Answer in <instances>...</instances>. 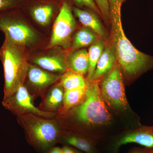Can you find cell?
<instances>
[{
    "mask_svg": "<svg viewBox=\"0 0 153 153\" xmlns=\"http://www.w3.org/2000/svg\"><path fill=\"white\" fill-rule=\"evenodd\" d=\"M124 1L108 0L113 48L120 67L125 74L134 75L153 66V57L137 49L126 36L121 16Z\"/></svg>",
    "mask_w": 153,
    "mask_h": 153,
    "instance_id": "obj_1",
    "label": "cell"
},
{
    "mask_svg": "<svg viewBox=\"0 0 153 153\" xmlns=\"http://www.w3.org/2000/svg\"><path fill=\"white\" fill-rule=\"evenodd\" d=\"M0 59L4 68L5 99L23 85L27 76L30 64L27 49L15 44L6 37L0 48Z\"/></svg>",
    "mask_w": 153,
    "mask_h": 153,
    "instance_id": "obj_2",
    "label": "cell"
},
{
    "mask_svg": "<svg viewBox=\"0 0 153 153\" xmlns=\"http://www.w3.org/2000/svg\"><path fill=\"white\" fill-rule=\"evenodd\" d=\"M19 117L30 143L39 150L48 152L60 140V130L54 121L32 114Z\"/></svg>",
    "mask_w": 153,
    "mask_h": 153,
    "instance_id": "obj_3",
    "label": "cell"
},
{
    "mask_svg": "<svg viewBox=\"0 0 153 153\" xmlns=\"http://www.w3.org/2000/svg\"><path fill=\"white\" fill-rule=\"evenodd\" d=\"M22 8L0 14V30L15 44L27 49L41 41L40 34L23 18Z\"/></svg>",
    "mask_w": 153,
    "mask_h": 153,
    "instance_id": "obj_4",
    "label": "cell"
},
{
    "mask_svg": "<svg viewBox=\"0 0 153 153\" xmlns=\"http://www.w3.org/2000/svg\"><path fill=\"white\" fill-rule=\"evenodd\" d=\"M82 103L73 110V115L80 122L89 125L108 123L111 116L102 96L98 82L87 84Z\"/></svg>",
    "mask_w": 153,
    "mask_h": 153,
    "instance_id": "obj_5",
    "label": "cell"
},
{
    "mask_svg": "<svg viewBox=\"0 0 153 153\" xmlns=\"http://www.w3.org/2000/svg\"><path fill=\"white\" fill-rule=\"evenodd\" d=\"M76 27V22L69 0H62L60 11L55 19L47 49L58 47L67 48Z\"/></svg>",
    "mask_w": 153,
    "mask_h": 153,
    "instance_id": "obj_6",
    "label": "cell"
},
{
    "mask_svg": "<svg viewBox=\"0 0 153 153\" xmlns=\"http://www.w3.org/2000/svg\"><path fill=\"white\" fill-rule=\"evenodd\" d=\"M117 64L107 74L102 82L100 92L105 102L115 108L126 109V97L123 76Z\"/></svg>",
    "mask_w": 153,
    "mask_h": 153,
    "instance_id": "obj_7",
    "label": "cell"
},
{
    "mask_svg": "<svg viewBox=\"0 0 153 153\" xmlns=\"http://www.w3.org/2000/svg\"><path fill=\"white\" fill-rule=\"evenodd\" d=\"M2 103L7 109L19 116L25 113L50 118L54 115L53 113L43 111L36 107L27 89L23 85L19 87L13 95L4 99Z\"/></svg>",
    "mask_w": 153,
    "mask_h": 153,
    "instance_id": "obj_8",
    "label": "cell"
},
{
    "mask_svg": "<svg viewBox=\"0 0 153 153\" xmlns=\"http://www.w3.org/2000/svg\"><path fill=\"white\" fill-rule=\"evenodd\" d=\"M62 0H27L21 8L38 25L48 26L60 11Z\"/></svg>",
    "mask_w": 153,
    "mask_h": 153,
    "instance_id": "obj_9",
    "label": "cell"
},
{
    "mask_svg": "<svg viewBox=\"0 0 153 153\" xmlns=\"http://www.w3.org/2000/svg\"><path fill=\"white\" fill-rule=\"evenodd\" d=\"M33 62L40 68L50 72L64 73L68 67L66 57L62 52L57 51L37 56Z\"/></svg>",
    "mask_w": 153,
    "mask_h": 153,
    "instance_id": "obj_10",
    "label": "cell"
},
{
    "mask_svg": "<svg viewBox=\"0 0 153 153\" xmlns=\"http://www.w3.org/2000/svg\"><path fill=\"white\" fill-rule=\"evenodd\" d=\"M27 76L34 87L43 89L60 80L62 75L53 74L34 65H29Z\"/></svg>",
    "mask_w": 153,
    "mask_h": 153,
    "instance_id": "obj_11",
    "label": "cell"
},
{
    "mask_svg": "<svg viewBox=\"0 0 153 153\" xmlns=\"http://www.w3.org/2000/svg\"><path fill=\"white\" fill-rule=\"evenodd\" d=\"M128 143L137 144L149 149L153 148V128H145L125 135L114 144L115 149Z\"/></svg>",
    "mask_w": 153,
    "mask_h": 153,
    "instance_id": "obj_12",
    "label": "cell"
},
{
    "mask_svg": "<svg viewBox=\"0 0 153 153\" xmlns=\"http://www.w3.org/2000/svg\"><path fill=\"white\" fill-rule=\"evenodd\" d=\"M72 11L74 16L78 18L84 27L92 30L98 36H105V31L101 22L92 12L75 7H72Z\"/></svg>",
    "mask_w": 153,
    "mask_h": 153,
    "instance_id": "obj_13",
    "label": "cell"
},
{
    "mask_svg": "<svg viewBox=\"0 0 153 153\" xmlns=\"http://www.w3.org/2000/svg\"><path fill=\"white\" fill-rule=\"evenodd\" d=\"M117 60L115 53L113 47H105L97 64L95 71L91 80H98L102 76L108 73L115 65Z\"/></svg>",
    "mask_w": 153,
    "mask_h": 153,
    "instance_id": "obj_14",
    "label": "cell"
},
{
    "mask_svg": "<svg viewBox=\"0 0 153 153\" xmlns=\"http://www.w3.org/2000/svg\"><path fill=\"white\" fill-rule=\"evenodd\" d=\"M66 57L67 66L71 71L83 75L88 71V52L84 49L74 50Z\"/></svg>",
    "mask_w": 153,
    "mask_h": 153,
    "instance_id": "obj_15",
    "label": "cell"
},
{
    "mask_svg": "<svg viewBox=\"0 0 153 153\" xmlns=\"http://www.w3.org/2000/svg\"><path fill=\"white\" fill-rule=\"evenodd\" d=\"M98 37L92 30L84 27L74 35L71 42V48L76 50L91 46L98 40Z\"/></svg>",
    "mask_w": 153,
    "mask_h": 153,
    "instance_id": "obj_16",
    "label": "cell"
},
{
    "mask_svg": "<svg viewBox=\"0 0 153 153\" xmlns=\"http://www.w3.org/2000/svg\"><path fill=\"white\" fill-rule=\"evenodd\" d=\"M60 85L65 90H73L85 89L87 83L82 75L71 70L62 75Z\"/></svg>",
    "mask_w": 153,
    "mask_h": 153,
    "instance_id": "obj_17",
    "label": "cell"
},
{
    "mask_svg": "<svg viewBox=\"0 0 153 153\" xmlns=\"http://www.w3.org/2000/svg\"><path fill=\"white\" fill-rule=\"evenodd\" d=\"M105 47L104 42L102 40H97L89 47L88 51L89 62L88 79L89 80H91L95 71L97 64L103 52Z\"/></svg>",
    "mask_w": 153,
    "mask_h": 153,
    "instance_id": "obj_18",
    "label": "cell"
},
{
    "mask_svg": "<svg viewBox=\"0 0 153 153\" xmlns=\"http://www.w3.org/2000/svg\"><path fill=\"white\" fill-rule=\"evenodd\" d=\"M85 89L65 90L63 96V109L67 111L79 104L85 96Z\"/></svg>",
    "mask_w": 153,
    "mask_h": 153,
    "instance_id": "obj_19",
    "label": "cell"
},
{
    "mask_svg": "<svg viewBox=\"0 0 153 153\" xmlns=\"http://www.w3.org/2000/svg\"><path fill=\"white\" fill-rule=\"evenodd\" d=\"M61 140L68 145L86 153H93L94 146L89 140L76 135H69L63 137Z\"/></svg>",
    "mask_w": 153,
    "mask_h": 153,
    "instance_id": "obj_20",
    "label": "cell"
},
{
    "mask_svg": "<svg viewBox=\"0 0 153 153\" xmlns=\"http://www.w3.org/2000/svg\"><path fill=\"white\" fill-rule=\"evenodd\" d=\"M64 93L60 85L55 86L50 91L45 101V106L49 110H55L63 103Z\"/></svg>",
    "mask_w": 153,
    "mask_h": 153,
    "instance_id": "obj_21",
    "label": "cell"
},
{
    "mask_svg": "<svg viewBox=\"0 0 153 153\" xmlns=\"http://www.w3.org/2000/svg\"><path fill=\"white\" fill-rule=\"evenodd\" d=\"M27 0H0V14L7 11L21 8Z\"/></svg>",
    "mask_w": 153,
    "mask_h": 153,
    "instance_id": "obj_22",
    "label": "cell"
},
{
    "mask_svg": "<svg viewBox=\"0 0 153 153\" xmlns=\"http://www.w3.org/2000/svg\"><path fill=\"white\" fill-rule=\"evenodd\" d=\"M69 1L71 4H74L75 5L74 7L80 9H81V8L83 7H86L92 10L94 12L102 16L101 13L94 0H69Z\"/></svg>",
    "mask_w": 153,
    "mask_h": 153,
    "instance_id": "obj_23",
    "label": "cell"
},
{
    "mask_svg": "<svg viewBox=\"0 0 153 153\" xmlns=\"http://www.w3.org/2000/svg\"><path fill=\"white\" fill-rule=\"evenodd\" d=\"M94 1L101 13L102 17L106 21H110L108 0H94Z\"/></svg>",
    "mask_w": 153,
    "mask_h": 153,
    "instance_id": "obj_24",
    "label": "cell"
},
{
    "mask_svg": "<svg viewBox=\"0 0 153 153\" xmlns=\"http://www.w3.org/2000/svg\"><path fill=\"white\" fill-rule=\"evenodd\" d=\"M48 153H62V149L59 147H53L48 151Z\"/></svg>",
    "mask_w": 153,
    "mask_h": 153,
    "instance_id": "obj_25",
    "label": "cell"
},
{
    "mask_svg": "<svg viewBox=\"0 0 153 153\" xmlns=\"http://www.w3.org/2000/svg\"><path fill=\"white\" fill-rule=\"evenodd\" d=\"M62 149V153H75L74 150L67 146L63 147Z\"/></svg>",
    "mask_w": 153,
    "mask_h": 153,
    "instance_id": "obj_26",
    "label": "cell"
},
{
    "mask_svg": "<svg viewBox=\"0 0 153 153\" xmlns=\"http://www.w3.org/2000/svg\"><path fill=\"white\" fill-rule=\"evenodd\" d=\"M131 153H145L143 151H136L133 152Z\"/></svg>",
    "mask_w": 153,
    "mask_h": 153,
    "instance_id": "obj_27",
    "label": "cell"
},
{
    "mask_svg": "<svg viewBox=\"0 0 153 153\" xmlns=\"http://www.w3.org/2000/svg\"><path fill=\"white\" fill-rule=\"evenodd\" d=\"M74 152H75V153H82L80 152H79V151H77L74 150Z\"/></svg>",
    "mask_w": 153,
    "mask_h": 153,
    "instance_id": "obj_28",
    "label": "cell"
},
{
    "mask_svg": "<svg viewBox=\"0 0 153 153\" xmlns=\"http://www.w3.org/2000/svg\"><path fill=\"white\" fill-rule=\"evenodd\" d=\"M153 153V152H152V153Z\"/></svg>",
    "mask_w": 153,
    "mask_h": 153,
    "instance_id": "obj_29",
    "label": "cell"
}]
</instances>
